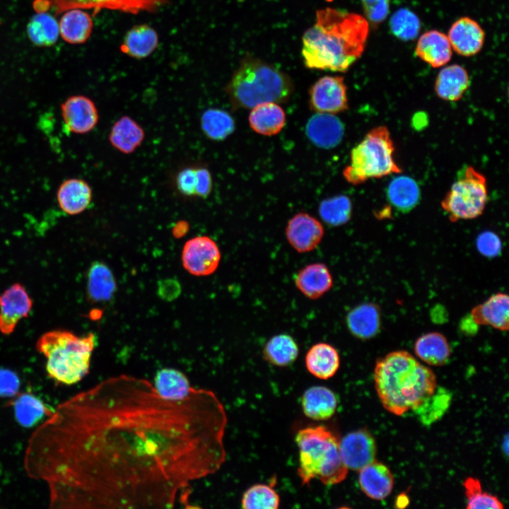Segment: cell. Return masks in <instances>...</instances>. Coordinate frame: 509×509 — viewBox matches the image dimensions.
Masks as SVG:
<instances>
[{
  "mask_svg": "<svg viewBox=\"0 0 509 509\" xmlns=\"http://www.w3.org/2000/svg\"><path fill=\"white\" fill-rule=\"evenodd\" d=\"M374 382L383 407L396 416L414 411L437 389L433 371L404 350L377 361Z\"/></svg>",
  "mask_w": 509,
  "mask_h": 509,
  "instance_id": "cell-3",
  "label": "cell"
},
{
  "mask_svg": "<svg viewBox=\"0 0 509 509\" xmlns=\"http://www.w3.org/2000/svg\"><path fill=\"white\" fill-rule=\"evenodd\" d=\"M21 387L18 375L7 368H0V397H12L17 396Z\"/></svg>",
  "mask_w": 509,
  "mask_h": 509,
  "instance_id": "cell-47",
  "label": "cell"
},
{
  "mask_svg": "<svg viewBox=\"0 0 509 509\" xmlns=\"http://www.w3.org/2000/svg\"><path fill=\"white\" fill-rule=\"evenodd\" d=\"M463 485L467 497V508L502 509L504 508L497 496L482 491L479 479L469 476L464 481Z\"/></svg>",
  "mask_w": 509,
  "mask_h": 509,
  "instance_id": "cell-43",
  "label": "cell"
},
{
  "mask_svg": "<svg viewBox=\"0 0 509 509\" xmlns=\"http://www.w3.org/2000/svg\"><path fill=\"white\" fill-rule=\"evenodd\" d=\"M308 370L315 377L327 380L333 377L340 365L337 349L327 343L313 345L305 356Z\"/></svg>",
  "mask_w": 509,
  "mask_h": 509,
  "instance_id": "cell-29",
  "label": "cell"
},
{
  "mask_svg": "<svg viewBox=\"0 0 509 509\" xmlns=\"http://www.w3.org/2000/svg\"><path fill=\"white\" fill-rule=\"evenodd\" d=\"M358 472L359 486L368 497L373 500H382L391 493L394 477L385 464L374 460Z\"/></svg>",
  "mask_w": 509,
  "mask_h": 509,
  "instance_id": "cell-19",
  "label": "cell"
},
{
  "mask_svg": "<svg viewBox=\"0 0 509 509\" xmlns=\"http://www.w3.org/2000/svg\"><path fill=\"white\" fill-rule=\"evenodd\" d=\"M27 33L28 38L35 45L52 46L59 36V23L47 12L37 13L28 23Z\"/></svg>",
  "mask_w": 509,
  "mask_h": 509,
  "instance_id": "cell-38",
  "label": "cell"
},
{
  "mask_svg": "<svg viewBox=\"0 0 509 509\" xmlns=\"http://www.w3.org/2000/svg\"><path fill=\"white\" fill-rule=\"evenodd\" d=\"M420 189L411 177L399 175L394 177L387 188L390 203L397 210L407 212L414 208L420 199Z\"/></svg>",
  "mask_w": 509,
  "mask_h": 509,
  "instance_id": "cell-34",
  "label": "cell"
},
{
  "mask_svg": "<svg viewBox=\"0 0 509 509\" xmlns=\"http://www.w3.org/2000/svg\"><path fill=\"white\" fill-rule=\"evenodd\" d=\"M395 148L386 126L370 130L351 150L350 164L343 171L345 180L358 185L371 178L399 174L402 169L394 158Z\"/></svg>",
  "mask_w": 509,
  "mask_h": 509,
  "instance_id": "cell-7",
  "label": "cell"
},
{
  "mask_svg": "<svg viewBox=\"0 0 509 509\" xmlns=\"http://www.w3.org/2000/svg\"><path fill=\"white\" fill-rule=\"evenodd\" d=\"M226 425L211 390L172 401L120 375L54 409L29 438L24 468L45 484L51 508H193L192 484L226 461Z\"/></svg>",
  "mask_w": 509,
  "mask_h": 509,
  "instance_id": "cell-1",
  "label": "cell"
},
{
  "mask_svg": "<svg viewBox=\"0 0 509 509\" xmlns=\"http://www.w3.org/2000/svg\"><path fill=\"white\" fill-rule=\"evenodd\" d=\"M116 290V282L112 271L102 262L93 263L88 274L87 291L94 302L110 300Z\"/></svg>",
  "mask_w": 509,
  "mask_h": 509,
  "instance_id": "cell-35",
  "label": "cell"
},
{
  "mask_svg": "<svg viewBox=\"0 0 509 509\" xmlns=\"http://www.w3.org/2000/svg\"><path fill=\"white\" fill-rule=\"evenodd\" d=\"M370 23L360 14L332 8L316 12L315 23L303 37L307 68L345 72L362 55Z\"/></svg>",
  "mask_w": 509,
  "mask_h": 509,
  "instance_id": "cell-2",
  "label": "cell"
},
{
  "mask_svg": "<svg viewBox=\"0 0 509 509\" xmlns=\"http://www.w3.org/2000/svg\"><path fill=\"white\" fill-rule=\"evenodd\" d=\"M170 185L175 194L181 198L206 199L212 192V175L203 163L184 165L172 175Z\"/></svg>",
  "mask_w": 509,
  "mask_h": 509,
  "instance_id": "cell-10",
  "label": "cell"
},
{
  "mask_svg": "<svg viewBox=\"0 0 509 509\" xmlns=\"http://www.w3.org/2000/svg\"><path fill=\"white\" fill-rule=\"evenodd\" d=\"M488 200L486 177L472 166H467L440 202L451 222L474 219L481 216Z\"/></svg>",
  "mask_w": 509,
  "mask_h": 509,
  "instance_id": "cell-8",
  "label": "cell"
},
{
  "mask_svg": "<svg viewBox=\"0 0 509 509\" xmlns=\"http://www.w3.org/2000/svg\"><path fill=\"white\" fill-rule=\"evenodd\" d=\"M337 404L336 394L329 388L320 385L309 387L301 398L304 414L315 421L330 419L336 412Z\"/></svg>",
  "mask_w": 509,
  "mask_h": 509,
  "instance_id": "cell-25",
  "label": "cell"
},
{
  "mask_svg": "<svg viewBox=\"0 0 509 509\" xmlns=\"http://www.w3.org/2000/svg\"><path fill=\"white\" fill-rule=\"evenodd\" d=\"M57 201L61 209L69 215L84 211L90 204L93 192L87 182L79 178L65 180L57 191Z\"/></svg>",
  "mask_w": 509,
  "mask_h": 509,
  "instance_id": "cell-24",
  "label": "cell"
},
{
  "mask_svg": "<svg viewBox=\"0 0 509 509\" xmlns=\"http://www.w3.org/2000/svg\"><path fill=\"white\" fill-rule=\"evenodd\" d=\"M392 33L397 38L409 41L415 39L421 28L419 17L411 10L402 8L395 11L390 20Z\"/></svg>",
  "mask_w": 509,
  "mask_h": 509,
  "instance_id": "cell-42",
  "label": "cell"
},
{
  "mask_svg": "<svg viewBox=\"0 0 509 509\" xmlns=\"http://www.w3.org/2000/svg\"><path fill=\"white\" fill-rule=\"evenodd\" d=\"M159 36L156 30L148 24L131 27L125 34L120 50L127 56L143 59L151 56L158 48Z\"/></svg>",
  "mask_w": 509,
  "mask_h": 509,
  "instance_id": "cell-23",
  "label": "cell"
},
{
  "mask_svg": "<svg viewBox=\"0 0 509 509\" xmlns=\"http://www.w3.org/2000/svg\"><path fill=\"white\" fill-rule=\"evenodd\" d=\"M295 440L299 449L298 475L303 485L315 478L325 485L337 484L346 478L349 469L340 455L339 440L327 428H304Z\"/></svg>",
  "mask_w": 509,
  "mask_h": 509,
  "instance_id": "cell-6",
  "label": "cell"
},
{
  "mask_svg": "<svg viewBox=\"0 0 509 509\" xmlns=\"http://www.w3.org/2000/svg\"><path fill=\"white\" fill-rule=\"evenodd\" d=\"M438 390L436 389L435 392L421 404L428 406H421L414 410L419 413L425 412L420 414V418L426 423H431L440 417L450 403V396L447 394V391L441 389Z\"/></svg>",
  "mask_w": 509,
  "mask_h": 509,
  "instance_id": "cell-44",
  "label": "cell"
},
{
  "mask_svg": "<svg viewBox=\"0 0 509 509\" xmlns=\"http://www.w3.org/2000/svg\"><path fill=\"white\" fill-rule=\"evenodd\" d=\"M62 115L66 129L74 134L91 131L99 121V112L95 103L81 95L68 98L61 105Z\"/></svg>",
  "mask_w": 509,
  "mask_h": 509,
  "instance_id": "cell-13",
  "label": "cell"
},
{
  "mask_svg": "<svg viewBox=\"0 0 509 509\" xmlns=\"http://www.w3.org/2000/svg\"><path fill=\"white\" fill-rule=\"evenodd\" d=\"M99 11L114 10L137 14L141 12L154 13L169 4L170 0H95Z\"/></svg>",
  "mask_w": 509,
  "mask_h": 509,
  "instance_id": "cell-41",
  "label": "cell"
},
{
  "mask_svg": "<svg viewBox=\"0 0 509 509\" xmlns=\"http://www.w3.org/2000/svg\"><path fill=\"white\" fill-rule=\"evenodd\" d=\"M324 227L315 217L298 213L288 222L286 235L289 244L298 252L315 250L324 236Z\"/></svg>",
  "mask_w": 509,
  "mask_h": 509,
  "instance_id": "cell-14",
  "label": "cell"
},
{
  "mask_svg": "<svg viewBox=\"0 0 509 509\" xmlns=\"http://www.w3.org/2000/svg\"><path fill=\"white\" fill-rule=\"evenodd\" d=\"M153 386L162 398L172 401L186 398L193 388L182 372L172 368L159 370L154 377Z\"/></svg>",
  "mask_w": 509,
  "mask_h": 509,
  "instance_id": "cell-32",
  "label": "cell"
},
{
  "mask_svg": "<svg viewBox=\"0 0 509 509\" xmlns=\"http://www.w3.org/2000/svg\"><path fill=\"white\" fill-rule=\"evenodd\" d=\"M414 349L418 358L433 366L446 364L451 356V349L447 339L437 332L419 337L414 344Z\"/></svg>",
  "mask_w": 509,
  "mask_h": 509,
  "instance_id": "cell-31",
  "label": "cell"
},
{
  "mask_svg": "<svg viewBox=\"0 0 509 509\" xmlns=\"http://www.w3.org/2000/svg\"><path fill=\"white\" fill-rule=\"evenodd\" d=\"M32 308V300L25 288L15 283L0 296V331L11 334L17 323L27 317Z\"/></svg>",
  "mask_w": 509,
  "mask_h": 509,
  "instance_id": "cell-15",
  "label": "cell"
},
{
  "mask_svg": "<svg viewBox=\"0 0 509 509\" xmlns=\"http://www.w3.org/2000/svg\"><path fill=\"white\" fill-rule=\"evenodd\" d=\"M305 134L317 147L329 149L337 146L344 135V125L333 114L317 112L307 122Z\"/></svg>",
  "mask_w": 509,
  "mask_h": 509,
  "instance_id": "cell-17",
  "label": "cell"
},
{
  "mask_svg": "<svg viewBox=\"0 0 509 509\" xmlns=\"http://www.w3.org/2000/svg\"><path fill=\"white\" fill-rule=\"evenodd\" d=\"M470 86V78L465 68L460 64L444 66L438 72L434 84L437 96L448 102L460 100Z\"/></svg>",
  "mask_w": 509,
  "mask_h": 509,
  "instance_id": "cell-21",
  "label": "cell"
},
{
  "mask_svg": "<svg viewBox=\"0 0 509 509\" xmlns=\"http://www.w3.org/2000/svg\"><path fill=\"white\" fill-rule=\"evenodd\" d=\"M470 317L476 325H488L501 331L508 329L509 298L503 293H496L475 306Z\"/></svg>",
  "mask_w": 509,
  "mask_h": 509,
  "instance_id": "cell-20",
  "label": "cell"
},
{
  "mask_svg": "<svg viewBox=\"0 0 509 509\" xmlns=\"http://www.w3.org/2000/svg\"><path fill=\"white\" fill-rule=\"evenodd\" d=\"M96 337L93 333L79 337L65 330L42 334L36 349L46 358L48 376L58 384L71 385L89 373Z\"/></svg>",
  "mask_w": 509,
  "mask_h": 509,
  "instance_id": "cell-5",
  "label": "cell"
},
{
  "mask_svg": "<svg viewBox=\"0 0 509 509\" xmlns=\"http://www.w3.org/2000/svg\"><path fill=\"white\" fill-rule=\"evenodd\" d=\"M447 37L452 49L463 57H472L482 49L485 33L481 26L469 17H461L450 26Z\"/></svg>",
  "mask_w": 509,
  "mask_h": 509,
  "instance_id": "cell-16",
  "label": "cell"
},
{
  "mask_svg": "<svg viewBox=\"0 0 509 509\" xmlns=\"http://www.w3.org/2000/svg\"><path fill=\"white\" fill-rule=\"evenodd\" d=\"M415 53L419 58L433 68H439L450 61L452 49L447 36L444 33L431 30L419 37Z\"/></svg>",
  "mask_w": 509,
  "mask_h": 509,
  "instance_id": "cell-18",
  "label": "cell"
},
{
  "mask_svg": "<svg viewBox=\"0 0 509 509\" xmlns=\"http://www.w3.org/2000/svg\"><path fill=\"white\" fill-rule=\"evenodd\" d=\"M476 245L481 255L489 257L498 255L501 250L500 238L496 233L491 231L480 233L476 238Z\"/></svg>",
  "mask_w": 509,
  "mask_h": 509,
  "instance_id": "cell-46",
  "label": "cell"
},
{
  "mask_svg": "<svg viewBox=\"0 0 509 509\" xmlns=\"http://www.w3.org/2000/svg\"><path fill=\"white\" fill-rule=\"evenodd\" d=\"M293 90L286 74L251 56L242 59L225 88L235 110L252 109L264 103H286Z\"/></svg>",
  "mask_w": 509,
  "mask_h": 509,
  "instance_id": "cell-4",
  "label": "cell"
},
{
  "mask_svg": "<svg viewBox=\"0 0 509 509\" xmlns=\"http://www.w3.org/2000/svg\"><path fill=\"white\" fill-rule=\"evenodd\" d=\"M200 127L204 135L210 140L221 141L235 130V121L230 113L219 108L211 107L203 112Z\"/></svg>",
  "mask_w": 509,
  "mask_h": 509,
  "instance_id": "cell-36",
  "label": "cell"
},
{
  "mask_svg": "<svg viewBox=\"0 0 509 509\" xmlns=\"http://www.w3.org/2000/svg\"><path fill=\"white\" fill-rule=\"evenodd\" d=\"M33 6L37 13L47 12L51 7V3L49 0H35Z\"/></svg>",
  "mask_w": 509,
  "mask_h": 509,
  "instance_id": "cell-48",
  "label": "cell"
},
{
  "mask_svg": "<svg viewBox=\"0 0 509 509\" xmlns=\"http://www.w3.org/2000/svg\"><path fill=\"white\" fill-rule=\"evenodd\" d=\"M58 23L59 35L71 45L86 42L93 29L91 16L83 9H70L63 12Z\"/></svg>",
  "mask_w": 509,
  "mask_h": 509,
  "instance_id": "cell-27",
  "label": "cell"
},
{
  "mask_svg": "<svg viewBox=\"0 0 509 509\" xmlns=\"http://www.w3.org/2000/svg\"><path fill=\"white\" fill-rule=\"evenodd\" d=\"M249 124L256 133L273 136L279 133L286 123V114L276 103H264L252 108Z\"/></svg>",
  "mask_w": 509,
  "mask_h": 509,
  "instance_id": "cell-28",
  "label": "cell"
},
{
  "mask_svg": "<svg viewBox=\"0 0 509 509\" xmlns=\"http://www.w3.org/2000/svg\"><path fill=\"white\" fill-rule=\"evenodd\" d=\"M298 346L290 335L281 334L271 337L265 344L263 356L265 360L276 366L285 367L292 364L298 356Z\"/></svg>",
  "mask_w": 509,
  "mask_h": 509,
  "instance_id": "cell-37",
  "label": "cell"
},
{
  "mask_svg": "<svg viewBox=\"0 0 509 509\" xmlns=\"http://www.w3.org/2000/svg\"><path fill=\"white\" fill-rule=\"evenodd\" d=\"M339 452L348 469L359 471L375 460L377 446L368 430L359 429L347 433L339 440Z\"/></svg>",
  "mask_w": 509,
  "mask_h": 509,
  "instance_id": "cell-12",
  "label": "cell"
},
{
  "mask_svg": "<svg viewBox=\"0 0 509 509\" xmlns=\"http://www.w3.org/2000/svg\"><path fill=\"white\" fill-rule=\"evenodd\" d=\"M361 2L365 18L373 25L382 23L390 13L391 0H361Z\"/></svg>",
  "mask_w": 509,
  "mask_h": 509,
  "instance_id": "cell-45",
  "label": "cell"
},
{
  "mask_svg": "<svg viewBox=\"0 0 509 509\" xmlns=\"http://www.w3.org/2000/svg\"><path fill=\"white\" fill-rule=\"evenodd\" d=\"M13 406L15 418L21 426L31 428L48 417L54 411L42 400L31 393L17 394Z\"/></svg>",
  "mask_w": 509,
  "mask_h": 509,
  "instance_id": "cell-33",
  "label": "cell"
},
{
  "mask_svg": "<svg viewBox=\"0 0 509 509\" xmlns=\"http://www.w3.org/2000/svg\"><path fill=\"white\" fill-rule=\"evenodd\" d=\"M350 332L361 339H368L378 334L380 316L379 308L373 303H363L353 308L346 315Z\"/></svg>",
  "mask_w": 509,
  "mask_h": 509,
  "instance_id": "cell-30",
  "label": "cell"
},
{
  "mask_svg": "<svg viewBox=\"0 0 509 509\" xmlns=\"http://www.w3.org/2000/svg\"><path fill=\"white\" fill-rule=\"evenodd\" d=\"M298 290L310 299H317L332 286L328 267L323 263H314L301 269L295 277Z\"/></svg>",
  "mask_w": 509,
  "mask_h": 509,
  "instance_id": "cell-26",
  "label": "cell"
},
{
  "mask_svg": "<svg viewBox=\"0 0 509 509\" xmlns=\"http://www.w3.org/2000/svg\"><path fill=\"white\" fill-rule=\"evenodd\" d=\"M221 259L216 243L208 236H197L186 242L182 252L184 268L191 274L203 276L213 273Z\"/></svg>",
  "mask_w": 509,
  "mask_h": 509,
  "instance_id": "cell-11",
  "label": "cell"
},
{
  "mask_svg": "<svg viewBox=\"0 0 509 509\" xmlns=\"http://www.w3.org/2000/svg\"><path fill=\"white\" fill-rule=\"evenodd\" d=\"M280 498L272 486L257 484L248 488L242 495L241 506L244 509H276Z\"/></svg>",
  "mask_w": 509,
  "mask_h": 509,
  "instance_id": "cell-40",
  "label": "cell"
},
{
  "mask_svg": "<svg viewBox=\"0 0 509 509\" xmlns=\"http://www.w3.org/2000/svg\"><path fill=\"white\" fill-rule=\"evenodd\" d=\"M146 137L144 128L133 118L124 115L112 124L108 134L110 145L123 154H131L142 144Z\"/></svg>",
  "mask_w": 509,
  "mask_h": 509,
  "instance_id": "cell-22",
  "label": "cell"
},
{
  "mask_svg": "<svg viewBox=\"0 0 509 509\" xmlns=\"http://www.w3.org/2000/svg\"><path fill=\"white\" fill-rule=\"evenodd\" d=\"M312 110L320 113L337 114L349 109L347 87L340 76H325L315 81L309 90Z\"/></svg>",
  "mask_w": 509,
  "mask_h": 509,
  "instance_id": "cell-9",
  "label": "cell"
},
{
  "mask_svg": "<svg viewBox=\"0 0 509 509\" xmlns=\"http://www.w3.org/2000/svg\"><path fill=\"white\" fill-rule=\"evenodd\" d=\"M318 211L324 223L330 226H340L351 219V201L342 194L325 199L320 202Z\"/></svg>",
  "mask_w": 509,
  "mask_h": 509,
  "instance_id": "cell-39",
  "label": "cell"
}]
</instances>
